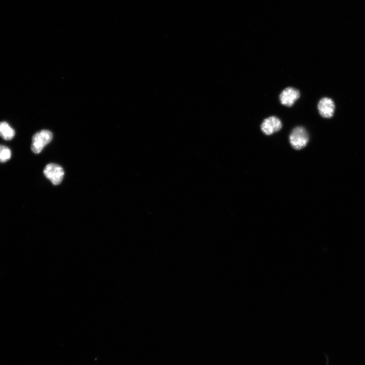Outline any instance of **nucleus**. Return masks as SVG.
Here are the masks:
<instances>
[{"label":"nucleus","mask_w":365,"mask_h":365,"mask_svg":"<svg viewBox=\"0 0 365 365\" xmlns=\"http://www.w3.org/2000/svg\"><path fill=\"white\" fill-rule=\"evenodd\" d=\"M289 141L294 149L301 150L309 143V133L303 127H296L290 134Z\"/></svg>","instance_id":"obj_1"},{"label":"nucleus","mask_w":365,"mask_h":365,"mask_svg":"<svg viewBox=\"0 0 365 365\" xmlns=\"http://www.w3.org/2000/svg\"><path fill=\"white\" fill-rule=\"evenodd\" d=\"M53 138L52 133L48 130H42L33 136L31 149L34 153H40L46 145L49 144Z\"/></svg>","instance_id":"obj_2"},{"label":"nucleus","mask_w":365,"mask_h":365,"mask_svg":"<svg viewBox=\"0 0 365 365\" xmlns=\"http://www.w3.org/2000/svg\"><path fill=\"white\" fill-rule=\"evenodd\" d=\"M44 174L46 177L51 181L53 185H58L61 183L65 173L61 166L50 164L46 166Z\"/></svg>","instance_id":"obj_3"},{"label":"nucleus","mask_w":365,"mask_h":365,"mask_svg":"<svg viewBox=\"0 0 365 365\" xmlns=\"http://www.w3.org/2000/svg\"><path fill=\"white\" fill-rule=\"evenodd\" d=\"M300 91L292 87L284 88L279 96L281 104L287 107H292L300 98Z\"/></svg>","instance_id":"obj_4"},{"label":"nucleus","mask_w":365,"mask_h":365,"mask_svg":"<svg viewBox=\"0 0 365 365\" xmlns=\"http://www.w3.org/2000/svg\"><path fill=\"white\" fill-rule=\"evenodd\" d=\"M282 127V124L281 120L275 116L265 118L260 126L261 131L267 135H270L280 131Z\"/></svg>","instance_id":"obj_5"},{"label":"nucleus","mask_w":365,"mask_h":365,"mask_svg":"<svg viewBox=\"0 0 365 365\" xmlns=\"http://www.w3.org/2000/svg\"><path fill=\"white\" fill-rule=\"evenodd\" d=\"M317 109L322 117L325 118H330L332 117L334 115L335 106L332 99L329 98H324L319 101Z\"/></svg>","instance_id":"obj_6"},{"label":"nucleus","mask_w":365,"mask_h":365,"mask_svg":"<svg viewBox=\"0 0 365 365\" xmlns=\"http://www.w3.org/2000/svg\"><path fill=\"white\" fill-rule=\"evenodd\" d=\"M15 135L14 130L6 122H0V136L7 141L11 140Z\"/></svg>","instance_id":"obj_7"},{"label":"nucleus","mask_w":365,"mask_h":365,"mask_svg":"<svg viewBox=\"0 0 365 365\" xmlns=\"http://www.w3.org/2000/svg\"><path fill=\"white\" fill-rule=\"evenodd\" d=\"M11 157V152L8 147L0 145V162L5 163L9 161Z\"/></svg>","instance_id":"obj_8"}]
</instances>
